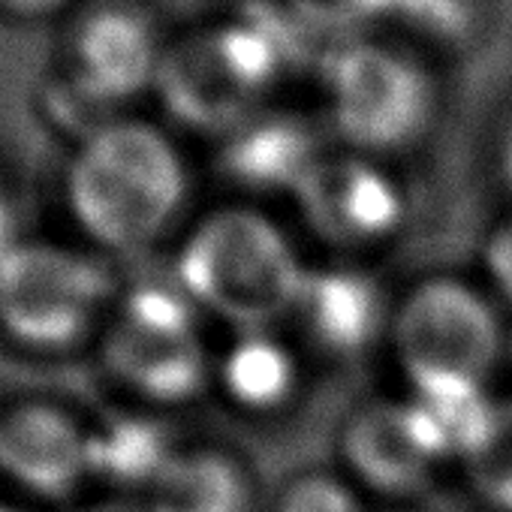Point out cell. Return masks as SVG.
<instances>
[{"label":"cell","instance_id":"1","mask_svg":"<svg viewBox=\"0 0 512 512\" xmlns=\"http://www.w3.org/2000/svg\"><path fill=\"white\" fill-rule=\"evenodd\" d=\"M64 187L88 238L109 253H139L178 220L187 199V169L163 130L115 118L79 139Z\"/></svg>","mask_w":512,"mask_h":512},{"label":"cell","instance_id":"2","mask_svg":"<svg viewBox=\"0 0 512 512\" xmlns=\"http://www.w3.org/2000/svg\"><path fill=\"white\" fill-rule=\"evenodd\" d=\"M175 278L199 311L235 332H263L293 317L308 266L269 214L226 205L187 232Z\"/></svg>","mask_w":512,"mask_h":512},{"label":"cell","instance_id":"3","mask_svg":"<svg viewBox=\"0 0 512 512\" xmlns=\"http://www.w3.org/2000/svg\"><path fill=\"white\" fill-rule=\"evenodd\" d=\"M163 46L151 19L130 4H103L70 34L67 64L49 85V109L82 139L106 127L124 103L154 88Z\"/></svg>","mask_w":512,"mask_h":512},{"label":"cell","instance_id":"4","mask_svg":"<svg viewBox=\"0 0 512 512\" xmlns=\"http://www.w3.org/2000/svg\"><path fill=\"white\" fill-rule=\"evenodd\" d=\"M112 299L109 272L55 241H10L0 250V329L31 350L79 344Z\"/></svg>","mask_w":512,"mask_h":512},{"label":"cell","instance_id":"5","mask_svg":"<svg viewBox=\"0 0 512 512\" xmlns=\"http://www.w3.org/2000/svg\"><path fill=\"white\" fill-rule=\"evenodd\" d=\"M389 338L410 389L485 386L503 353L497 311L476 287L458 278L416 284L392 308Z\"/></svg>","mask_w":512,"mask_h":512},{"label":"cell","instance_id":"6","mask_svg":"<svg viewBox=\"0 0 512 512\" xmlns=\"http://www.w3.org/2000/svg\"><path fill=\"white\" fill-rule=\"evenodd\" d=\"M332 124L362 151H398L416 142L431 118V82L401 55L347 43L326 64Z\"/></svg>","mask_w":512,"mask_h":512},{"label":"cell","instance_id":"7","mask_svg":"<svg viewBox=\"0 0 512 512\" xmlns=\"http://www.w3.org/2000/svg\"><path fill=\"white\" fill-rule=\"evenodd\" d=\"M154 88L184 127L220 136L256 115L263 97V88L232 61L220 31L166 49Z\"/></svg>","mask_w":512,"mask_h":512},{"label":"cell","instance_id":"8","mask_svg":"<svg viewBox=\"0 0 512 512\" xmlns=\"http://www.w3.org/2000/svg\"><path fill=\"white\" fill-rule=\"evenodd\" d=\"M293 196L317 235L347 247L395 235L407 208L401 187L365 157H320Z\"/></svg>","mask_w":512,"mask_h":512},{"label":"cell","instance_id":"9","mask_svg":"<svg viewBox=\"0 0 512 512\" xmlns=\"http://www.w3.org/2000/svg\"><path fill=\"white\" fill-rule=\"evenodd\" d=\"M0 473L34 497L64 500L91 476V428L55 404H22L0 419Z\"/></svg>","mask_w":512,"mask_h":512},{"label":"cell","instance_id":"10","mask_svg":"<svg viewBox=\"0 0 512 512\" xmlns=\"http://www.w3.org/2000/svg\"><path fill=\"white\" fill-rule=\"evenodd\" d=\"M293 320L323 356L356 359L392 326L380 281L353 266L308 269Z\"/></svg>","mask_w":512,"mask_h":512},{"label":"cell","instance_id":"11","mask_svg":"<svg viewBox=\"0 0 512 512\" xmlns=\"http://www.w3.org/2000/svg\"><path fill=\"white\" fill-rule=\"evenodd\" d=\"M341 455L350 476L395 497L422 488L440 464L428 449L407 398H380L359 407L344 425Z\"/></svg>","mask_w":512,"mask_h":512},{"label":"cell","instance_id":"12","mask_svg":"<svg viewBox=\"0 0 512 512\" xmlns=\"http://www.w3.org/2000/svg\"><path fill=\"white\" fill-rule=\"evenodd\" d=\"M103 359L112 377L154 404L193 398L211 374V359L196 329H157L121 317L106 335Z\"/></svg>","mask_w":512,"mask_h":512},{"label":"cell","instance_id":"13","mask_svg":"<svg viewBox=\"0 0 512 512\" xmlns=\"http://www.w3.org/2000/svg\"><path fill=\"white\" fill-rule=\"evenodd\" d=\"M314 130L287 112H256L223 136V175L256 193H296L320 163Z\"/></svg>","mask_w":512,"mask_h":512},{"label":"cell","instance_id":"14","mask_svg":"<svg viewBox=\"0 0 512 512\" xmlns=\"http://www.w3.org/2000/svg\"><path fill=\"white\" fill-rule=\"evenodd\" d=\"M217 380L235 407L272 413L296 395L299 359L275 335V329L238 332L232 347L217 362Z\"/></svg>","mask_w":512,"mask_h":512},{"label":"cell","instance_id":"15","mask_svg":"<svg viewBox=\"0 0 512 512\" xmlns=\"http://www.w3.org/2000/svg\"><path fill=\"white\" fill-rule=\"evenodd\" d=\"M145 503L151 512H247L250 485L226 452L184 449L151 485Z\"/></svg>","mask_w":512,"mask_h":512},{"label":"cell","instance_id":"16","mask_svg":"<svg viewBox=\"0 0 512 512\" xmlns=\"http://www.w3.org/2000/svg\"><path fill=\"white\" fill-rule=\"evenodd\" d=\"M166 425L145 413H115L91 428V476L145 494L175 458Z\"/></svg>","mask_w":512,"mask_h":512},{"label":"cell","instance_id":"17","mask_svg":"<svg viewBox=\"0 0 512 512\" xmlns=\"http://www.w3.org/2000/svg\"><path fill=\"white\" fill-rule=\"evenodd\" d=\"M407 404L440 464L449 458L467 464L491 434L497 416V401L488 389L464 383L410 389Z\"/></svg>","mask_w":512,"mask_h":512},{"label":"cell","instance_id":"18","mask_svg":"<svg viewBox=\"0 0 512 512\" xmlns=\"http://www.w3.org/2000/svg\"><path fill=\"white\" fill-rule=\"evenodd\" d=\"M464 467L485 503L497 512H512V398L497 401L491 434Z\"/></svg>","mask_w":512,"mask_h":512},{"label":"cell","instance_id":"19","mask_svg":"<svg viewBox=\"0 0 512 512\" xmlns=\"http://www.w3.org/2000/svg\"><path fill=\"white\" fill-rule=\"evenodd\" d=\"M278 512H365V509L347 479L332 473H305L284 488L278 500Z\"/></svg>","mask_w":512,"mask_h":512},{"label":"cell","instance_id":"20","mask_svg":"<svg viewBox=\"0 0 512 512\" xmlns=\"http://www.w3.org/2000/svg\"><path fill=\"white\" fill-rule=\"evenodd\" d=\"M293 10L311 25L323 31L353 28L365 19L392 13L395 0H293Z\"/></svg>","mask_w":512,"mask_h":512},{"label":"cell","instance_id":"21","mask_svg":"<svg viewBox=\"0 0 512 512\" xmlns=\"http://www.w3.org/2000/svg\"><path fill=\"white\" fill-rule=\"evenodd\" d=\"M485 272L497 296L512 308V214L503 217L485 241Z\"/></svg>","mask_w":512,"mask_h":512},{"label":"cell","instance_id":"22","mask_svg":"<svg viewBox=\"0 0 512 512\" xmlns=\"http://www.w3.org/2000/svg\"><path fill=\"white\" fill-rule=\"evenodd\" d=\"M392 13H401L434 34H455L464 22L455 0H395Z\"/></svg>","mask_w":512,"mask_h":512},{"label":"cell","instance_id":"23","mask_svg":"<svg viewBox=\"0 0 512 512\" xmlns=\"http://www.w3.org/2000/svg\"><path fill=\"white\" fill-rule=\"evenodd\" d=\"M67 0H0V7L13 16H25V19H43L58 13Z\"/></svg>","mask_w":512,"mask_h":512},{"label":"cell","instance_id":"24","mask_svg":"<svg viewBox=\"0 0 512 512\" xmlns=\"http://www.w3.org/2000/svg\"><path fill=\"white\" fill-rule=\"evenodd\" d=\"M88 512H151V509H148V503H142V506H136V503H100Z\"/></svg>","mask_w":512,"mask_h":512},{"label":"cell","instance_id":"25","mask_svg":"<svg viewBox=\"0 0 512 512\" xmlns=\"http://www.w3.org/2000/svg\"><path fill=\"white\" fill-rule=\"evenodd\" d=\"M500 169H503V178H506V184H509V190H512V130H509V136H506V142H503Z\"/></svg>","mask_w":512,"mask_h":512},{"label":"cell","instance_id":"26","mask_svg":"<svg viewBox=\"0 0 512 512\" xmlns=\"http://www.w3.org/2000/svg\"><path fill=\"white\" fill-rule=\"evenodd\" d=\"M0 512H22V509H16V506L7 503V500H0Z\"/></svg>","mask_w":512,"mask_h":512}]
</instances>
